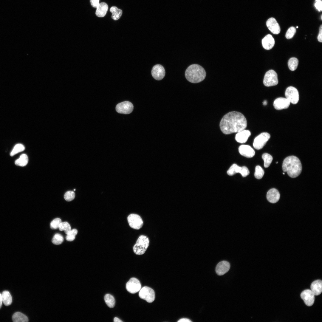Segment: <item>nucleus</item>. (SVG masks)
<instances>
[{
  "mask_svg": "<svg viewBox=\"0 0 322 322\" xmlns=\"http://www.w3.org/2000/svg\"><path fill=\"white\" fill-rule=\"evenodd\" d=\"M301 297L305 304L308 306H311L315 301V295L311 290L306 289L302 292Z\"/></svg>",
  "mask_w": 322,
  "mask_h": 322,
  "instance_id": "nucleus-13",
  "label": "nucleus"
},
{
  "mask_svg": "<svg viewBox=\"0 0 322 322\" xmlns=\"http://www.w3.org/2000/svg\"><path fill=\"white\" fill-rule=\"evenodd\" d=\"M285 94L286 98L290 103L295 104L298 102V92L295 88L292 86L288 87L285 91Z\"/></svg>",
  "mask_w": 322,
  "mask_h": 322,
  "instance_id": "nucleus-9",
  "label": "nucleus"
},
{
  "mask_svg": "<svg viewBox=\"0 0 322 322\" xmlns=\"http://www.w3.org/2000/svg\"><path fill=\"white\" fill-rule=\"evenodd\" d=\"M278 83V75L275 71L271 69L266 73L263 79V83L265 86H273L277 85Z\"/></svg>",
  "mask_w": 322,
  "mask_h": 322,
  "instance_id": "nucleus-5",
  "label": "nucleus"
},
{
  "mask_svg": "<svg viewBox=\"0 0 322 322\" xmlns=\"http://www.w3.org/2000/svg\"><path fill=\"white\" fill-rule=\"evenodd\" d=\"M296 32L295 28L293 27H291L287 30L286 35L285 37L287 39H290L292 38Z\"/></svg>",
  "mask_w": 322,
  "mask_h": 322,
  "instance_id": "nucleus-35",
  "label": "nucleus"
},
{
  "mask_svg": "<svg viewBox=\"0 0 322 322\" xmlns=\"http://www.w3.org/2000/svg\"><path fill=\"white\" fill-rule=\"evenodd\" d=\"M262 157L264 162V167L266 168L268 167L273 160V157L268 153H264L262 154Z\"/></svg>",
  "mask_w": 322,
  "mask_h": 322,
  "instance_id": "nucleus-30",
  "label": "nucleus"
},
{
  "mask_svg": "<svg viewBox=\"0 0 322 322\" xmlns=\"http://www.w3.org/2000/svg\"><path fill=\"white\" fill-rule=\"evenodd\" d=\"M239 151L242 155L247 158L252 157L255 154L254 150L248 145H241L239 148Z\"/></svg>",
  "mask_w": 322,
  "mask_h": 322,
  "instance_id": "nucleus-17",
  "label": "nucleus"
},
{
  "mask_svg": "<svg viewBox=\"0 0 322 322\" xmlns=\"http://www.w3.org/2000/svg\"><path fill=\"white\" fill-rule=\"evenodd\" d=\"M105 301L108 307L112 308L115 305V300L114 297L111 294H107L104 297Z\"/></svg>",
  "mask_w": 322,
  "mask_h": 322,
  "instance_id": "nucleus-28",
  "label": "nucleus"
},
{
  "mask_svg": "<svg viewBox=\"0 0 322 322\" xmlns=\"http://www.w3.org/2000/svg\"><path fill=\"white\" fill-rule=\"evenodd\" d=\"M141 286L140 282L135 278H131L126 284V288L129 292L134 294L139 291Z\"/></svg>",
  "mask_w": 322,
  "mask_h": 322,
  "instance_id": "nucleus-11",
  "label": "nucleus"
},
{
  "mask_svg": "<svg viewBox=\"0 0 322 322\" xmlns=\"http://www.w3.org/2000/svg\"><path fill=\"white\" fill-rule=\"evenodd\" d=\"M114 322H123V321H121V320H120V319H119V318H117V317H115V318H114Z\"/></svg>",
  "mask_w": 322,
  "mask_h": 322,
  "instance_id": "nucleus-44",
  "label": "nucleus"
},
{
  "mask_svg": "<svg viewBox=\"0 0 322 322\" xmlns=\"http://www.w3.org/2000/svg\"><path fill=\"white\" fill-rule=\"evenodd\" d=\"M28 162L27 155L25 154H21L19 158L15 161V164L17 166L23 167L26 166Z\"/></svg>",
  "mask_w": 322,
  "mask_h": 322,
  "instance_id": "nucleus-26",
  "label": "nucleus"
},
{
  "mask_svg": "<svg viewBox=\"0 0 322 322\" xmlns=\"http://www.w3.org/2000/svg\"><path fill=\"white\" fill-rule=\"evenodd\" d=\"M149 244L148 238L145 236L140 235L133 247V252L137 255H143L147 249Z\"/></svg>",
  "mask_w": 322,
  "mask_h": 322,
  "instance_id": "nucleus-4",
  "label": "nucleus"
},
{
  "mask_svg": "<svg viewBox=\"0 0 322 322\" xmlns=\"http://www.w3.org/2000/svg\"><path fill=\"white\" fill-rule=\"evenodd\" d=\"M314 5L316 9L319 11H322V2L321 0H316Z\"/></svg>",
  "mask_w": 322,
  "mask_h": 322,
  "instance_id": "nucleus-38",
  "label": "nucleus"
},
{
  "mask_svg": "<svg viewBox=\"0 0 322 322\" xmlns=\"http://www.w3.org/2000/svg\"><path fill=\"white\" fill-rule=\"evenodd\" d=\"M61 219L57 218L53 219L50 224V227L52 229H56L58 228L61 222Z\"/></svg>",
  "mask_w": 322,
  "mask_h": 322,
  "instance_id": "nucleus-37",
  "label": "nucleus"
},
{
  "mask_svg": "<svg viewBox=\"0 0 322 322\" xmlns=\"http://www.w3.org/2000/svg\"><path fill=\"white\" fill-rule=\"evenodd\" d=\"M25 147L24 145L21 144H18L14 147L10 154L11 156H13L17 153L22 152L24 150Z\"/></svg>",
  "mask_w": 322,
  "mask_h": 322,
  "instance_id": "nucleus-31",
  "label": "nucleus"
},
{
  "mask_svg": "<svg viewBox=\"0 0 322 322\" xmlns=\"http://www.w3.org/2000/svg\"><path fill=\"white\" fill-rule=\"evenodd\" d=\"M75 236L71 234L67 235L66 237V239L69 241H72L74 240L75 238Z\"/></svg>",
  "mask_w": 322,
  "mask_h": 322,
  "instance_id": "nucleus-41",
  "label": "nucleus"
},
{
  "mask_svg": "<svg viewBox=\"0 0 322 322\" xmlns=\"http://www.w3.org/2000/svg\"><path fill=\"white\" fill-rule=\"evenodd\" d=\"M298 26H296V28H298Z\"/></svg>",
  "mask_w": 322,
  "mask_h": 322,
  "instance_id": "nucleus-47",
  "label": "nucleus"
},
{
  "mask_svg": "<svg viewBox=\"0 0 322 322\" xmlns=\"http://www.w3.org/2000/svg\"><path fill=\"white\" fill-rule=\"evenodd\" d=\"M178 322H191L192 321L190 319L187 318H182L180 319L178 321Z\"/></svg>",
  "mask_w": 322,
  "mask_h": 322,
  "instance_id": "nucleus-43",
  "label": "nucleus"
},
{
  "mask_svg": "<svg viewBox=\"0 0 322 322\" xmlns=\"http://www.w3.org/2000/svg\"><path fill=\"white\" fill-rule=\"evenodd\" d=\"M276 163H278V162H276Z\"/></svg>",
  "mask_w": 322,
  "mask_h": 322,
  "instance_id": "nucleus-50",
  "label": "nucleus"
},
{
  "mask_svg": "<svg viewBox=\"0 0 322 322\" xmlns=\"http://www.w3.org/2000/svg\"><path fill=\"white\" fill-rule=\"evenodd\" d=\"M250 135L251 133L249 131L244 129L237 133L235 139L239 143H244L247 142Z\"/></svg>",
  "mask_w": 322,
  "mask_h": 322,
  "instance_id": "nucleus-20",
  "label": "nucleus"
},
{
  "mask_svg": "<svg viewBox=\"0 0 322 322\" xmlns=\"http://www.w3.org/2000/svg\"><path fill=\"white\" fill-rule=\"evenodd\" d=\"M266 25L273 33L278 34L280 32V26L275 18L271 17L268 19L266 21Z\"/></svg>",
  "mask_w": 322,
  "mask_h": 322,
  "instance_id": "nucleus-15",
  "label": "nucleus"
},
{
  "mask_svg": "<svg viewBox=\"0 0 322 322\" xmlns=\"http://www.w3.org/2000/svg\"><path fill=\"white\" fill-rule=\"evenodd\" d=\"M99 0H90L92 6L94 7H97L99 4Z\"/></svg>",
  "mask_w": 322,
  "mask_h": 322,
  "instance_id": "nucleus-40",
  "label": "nucleus"
},
{
  "mask_svg": "<svg viewBox=\"0 0 322 322\" xmlns=\"http://www.w3.org/2000/svg\"><path fill=\"white\" fill-rule=\"evenodd\" d=\"M151 73L153 78L156 80L162 79L165 76V71L164 67L160 64H156L152 68Z\"/></svg>",
  "mask_w": 322,
  "mask_h": 322,
  "instance_id": "nucleus-14",
  "label": "nucleus"
},
{
  "mask_svg": "<svg viewBox=\"0 0 322 322\" xmlns=\"http://www.w3.org/2000/svg\"><path fill=\"white\" fill-rule=\"evenodd\" d=\"M262 44L263 48L266 50L271 49L275 44L274 39L270 34H268L262 39Z\"/></svg>",
  "mask_w": 322,
  "mask_h": 322,
  "instance_id": "nucleus-21",
  "label": "nucleus"
},
{
  "mask_svg": "<svg viewBox=\"0 0 322 322\" xmlns=\"http://www.w3.org/2000/svg\"><path fill=\"white\" fill-rule=\"evenodd\" d=\"M264 173V171L262 168L259 165H257L255 168L254 173L255 177L258 179H260L262 178Z\"/></svg>",
  "mask_w": 322,
  "mask_h": 322,
  "instance_id": "nucleus-33",
  "label": "nucleus"
},
{
  "mask_svg": "<svg viewBox=\"0 0 322 322\" xmlns=\"http://www.w3.org/2000/svg\"><path fill=\"white\" fill-rule=\"evenodd\" d=\"M230 267V265L229 262L225 261H223L217 264L216 267V272L218 275H222L229 271Z\"/></svg>",
  "mask_w": 322,
  "mask_h": 322,
  "instance_id": "nucleus-18",
  "label": "nucleus"
},
{
  "mask_svg": "<svg viewBox=\"0 0 322 322\" xmlns=\"http://www.w3.org/2000/svg\"><path fill=\"white\" fill-rule=\"evenodd\" d=\"M127 221L129 226L134 229H140L143 225V222L142 218L137 214H130L127 217Z\"/></svg>",
  "mask_w": 322,
  "mask_h": 322,
  "instance_id": "nucleus-8",
  "label": "nucleus"
},
{
  "mask_svg": "<svg viewBox=\"0 0 322 322\" xmlns=\"http://www.w3.org/2000/svg\"><path fill=\"white\" fill-rule=\"evenodd\" d=\"M12 320L14 322H27L28 321L27 317L19 312H16L13 314Z\"/></svg>",
  "mask_w": 322,
  "mask_h": 322,
  "instance_id": "nucleus-24",
  "label": "nucleus"
},
{
  "mask_svg": "<svg viewBox=\"0 0 322 322\" xmlns=\"http://www.w3.org/2000/svg\"><path fill=\"white\" fill-rule=\"evenodd\" d=\"M133 104L129 101H125L118 104L116 106V111L121 114H125L131 113L133 109Z\"/></svg>",
  "mask_w": 322,
  "mask_h": 322,
  "instance_id": "nucleus-12",
  "label": "nucleus"
},
{
  "mask_svg": "<svg viewBox=\"0 0 322 322\" xmlns=\"http://www.w3.org/2000/svg\"><path fill=\"white\" fill-rule=\"evenodd\" d=\"M229 176H233L237 173L241 174L243 177L248 175L250 171L248 168L245 166L240 167L236 164H233L227 171Z\"/></svg>",
  "mask_w": 322,
  "mask_h": 322,
  "instance_id": "nucleus-10",
  "label": "nucleus"
},
{
  "mask_svg": "<svg viewBox=\"0 0 322 322\" xmlns=\"http://www.w3.org/2000/svg\"><path fill=\"white\" fill-rule=\"evenodd\" d=\"M283 174H284V175L285 174L284 173H283Z\"/></svg>",
  "mask_w": 322,
  "mask_h": 322,
  "instance_id": "nucleus-48",
  "label": "nucleus"
},
{
  "mask_svg": "<svg viewBox=\"0 0 322 322\" xmlns=\"http://www.w3.org/2000/svg\"><path fill=\"white\" fill-rule=\"evenodd\" d=\"M2 302L6 306L10 305L12 303V297L8 291H4L1 294Z\"/></svg>",
  "mask_w": 322,
  "mask_h": 322,
  "instance_id": "nucleus-25",
  "label": "nucleus"
},
{
  "mask_svg": "<svg viewBox=\"0 0 322 322\" xmlns=\"http://www.w3.org/2000/svg\"><path fill=\"white\" fill-rule=\"evenodd\" d=\"M267 102L266 100H264L263 102V104L264 105H267Z\"/></svg>",
  "mask_w": 322,
  "mask_h": 322,
  "instance_id": "nucleus-46",
  "label": "nucleus"
},
{
  "mask_svg": "<svg viewBox=\"0 0 322 322\" xmlns=\"http://www.w3.org/2000/svg\"><path fill=\"white\" fill-rule=\"evenodd\" d=\"M75 196V193L72 191H69L66 192L64 195V198L67 201H70L72 200Z\"/></svg>",
  "mask_w": 322,
  "mask_h": 322,
  "instance_id": "nucleus-36",
  "label": "nucleus"
},
{
  "mask_svg": "<svg viewBox=\"0 0 322 322\" xmlns=\"http://www.w3.org/2000/svg\"><path fill=\"white\" fill-rule=\"evenodd\" d=\"M58 228L61 231L64 230L65 233L67 234L71 230V226L67 222H61L59 225Z\"/></svg>",
  "mask_w": 322,
  "mask_h": 322,
  "instance_id": "nucleus-32",
  "label": "nucleus"
},
{
  "mask_svg": "<svg viewBox=\"0 0 322 322\" xmlns=\"http://www.w3.org/2000/svg\"><path fill=\"white\" fill-rule=\"evenodd\" d=\"M185 75L189 82L193 83L200 82L205 78L206 73L204 69L197 64L189 66L186 69Z\"/></svg>",
  "mask_w": 322,
  "mask_h": 322,
  "instance_id": "nucleus-3",
  "label": "nucleus"
},
{
  "mask_svg": "<svg viewBox=\"0 0 322 322\" xmlns=\"http://www.w3.org/2000/svg\"><path fill=\"white\" fill-rule=\"evenodd\" d=\"M139 297L149 303L154 301L155 298L154 290L151 288L144 286L140 289L139 293Z\"/></svg>",
  "mask_w": 322,
  "mask_h": 322,
  "instance_id": "nucleus-6",
  "label": "nucleus"
},
{
  "mask_svg": "<svg viewBox=\"0 0 322 322\" xmlns=\"http://www.w3.org/2000/svg\"><path fill=\"white\" fill-rule=\"evenodd\" d=\"M266 197L267 200L270 202L275 203L279 201L280 198V194L277 189L273 188L268 191Z\"/></svg>",
  "mask_w": 322,
  "mask_h": 322,
  "instance_id": "nucleus-19",
  "label": "nucleus"
},
{
  "mask_svg": "<svg viewBox=\"0 0 322 322\" xmlns=\"http://www.w3.org/2000/svg\"><path fill=\"white\" fill-rule=\"evenodd\" d=\"M298 64V60L295 57L290 58L288 60V65L290 69L293 71L296 70Z\"/></svg>",
  "mask_w": 322,
  "mask_h": 322,
  "instance_id": "nucleus-29",
  "label": "nucleus"
},
{
  "mask_svg": "<svg viewBox=\"0 0 322 322\" xmlns=\"http://www.w3.org/2000/svg\"><path fill=\"white\" fill-rule=\"evenodd\" d=\"M270 137V134L266 132L261 133L254 139L253 143L254 148L257 150L262 149Z\"/></svg>",
  "mask_w": 322,
  "mask_h": 322,
  "instance_id": "nucleus-7",
  "label": "nucleus"
},
{
  "mask_svg": "<svg viewBox=\"0 0 322 322\" xmlns=\"http://www.w3.org/2000/svg\"><path fill=\"white\" fill-rule=\"evenodd\" d=\"M311 290L315 295H318L322 292V281L321 280L314 281L311 284Z\"/></svg>",
  "mask_w": 322,
  "mask_h": 322,
  "instance_id": "nucleus-22",
  "label": "nucleus"
},
{
  "mask_svg": "<svg viewBox=\"0 0 322 322\" xmlns=\"http://www.w3.org/2000/svg\"><path fill=\"white\" fill-rule=\"evenodd\" d=\"M322 25H321L319 28V31L317 37L318 41L320 42H322Z\"/></svg>",
  "mask_w": 322,
  "mask_h": 322,
  "instance_id": "nucleus-39",
  "label": "nucleus"
},
{
  "mask_svg": "<svg viewBox=\"0 0 322 322\" xmlns=\"http://www.w3.org/2000/svg\"><path fill=\"white\" fill-rule=\"evenodd\" d=\"M63 236L59 233L55 234L52 239V243L55 245H59L61 244L64 241Z\"/></svg>",
  "mask_w": 322,
  "mask_h": 322,
  "instance_id": "nucleus-34",
  "label": "nucleus"
},
{
  "mask_svg": "<svg viewBox=\"0 0 322 322\" xmlns=\"http://www.w3.org/2000/svg\"><path fill=\"white\" fill-rule=\"evenodd\" d=\"M110 10L112 13L111 17L114 20H117L119 19L122 14V10L118 9L115 6L112 7Z\"/></svg>",
  "mask_w": 322,
  "mask_h": 322,
  "instance_id": "nucleus-27",
  "label": "nucleus"
},
{
  "mask_svg": "<svg viewBox=\"0 0 322 322\" xmlns=\"http://www.w3.org/2000/svg\"><path fill=\"white\" fill-rule=\"evenodd\" d=\"M282 168L284 172L292 178L298 176L301 173L302 166L299 159L294 156L287 157L284 160Z\"/></svg>",
  "mask_w": 322,
  "mask_h": 322,
  "instance_id": "nucleus-2",
  "label": "nucleus"
},
{
  "mask_svg": "<svg viewBox=\"0 0 322 322\" xmlns=\"http://www.w3.org/2000/svg\"><path fill=\"white\" fill-rule=\"evenodd\" d=\"M74 191H75V189H74Z\"/></svg>",
  "mask_w": 322,
  "mask_h": 322,
  "instance_id": "nucleus-51",
  "label": "nucleus"
},
{
  "mask_svg": "<svg viewBox=\"0 0 322 322\" xmlns=\"http://www.w3.org/2000/svg\"><path fill=\"white\" fill-rule=\"evenodd\" d=\"M290 102L286 98L278 97L274 100L273 106L276 110H280L288 108L290 104Z\"/></svg>",
  "mask_w": 322,
  "mask_h": 322,
  "instance_id": "nucleus-16",
  "label": "nucleus"
},
{
  "mask_svg": "<svg viewBox=\"0 0 322 322\" xmlns=\"http://www.w3.org/2000/svg\"><path fill=\"white\" fill-rule=\"evenodd\" d=\"M2 297H1V295L0 293V309L1 308V306L2 304Z\"/></svg>",
  "mask_w": 322,
  "mask_h": 322,
  "instance_id": "nucleus-45",
  "label": "nucleus"
},
{
  "mask_svg": "<svg viewBox=\"0 0 322 322\" xmlns=\"http://www.w3.org/2000/svg\"><path fill=\"white\" fill-rule=\"evenodd\" d=\"M78 233V230L75 229H74L69 232L67 235L71 234L76 236Z\"/></svg>",
  "mask_w": 322,
  "mask_h": 322,
  "instance_id": "nucleus-42",
  "label": "nucleus"
},
{
  "mask_svg": "<svg viewBox=\"0 0 322 322\" xmlns=\"http://www.w3.org/2000/svg\"><path fill=\"white\" fill-rule=\"evenodd\" d=\"M247 121L242 113L236 111L230 112L225 114L220 123V127L224 134H228L237 133L245 129Z\"/></svg>",
  "mask_w": 322,
  "mask_h": 322,
  "instance_id": "nucleus-1",
  "label": "nucleus"
},
{
  "mask_svg": "<svg viewBox=\"0 0 322 322\" xmlns=\"http://www.w3.org/2000/svg\"><path fill=\"white\" fill-rule=\"evenodd\" d=\"M321 19H322V15L321 16Z\"/></svg>",
  "mask_w": 322,
  "mask_h": 322,
  "instance_id": "nucleus-49",
  "label": "nucleus"
},
{
  "mask_svg": "<svg viewBox=\"0 0 322 322\" xmlns=\"http://www.w3.org/2000/svg\"><path fill=\"white\" fill-rule=\"evenodd\" d=\"M96 11V15L99 17H104L107 11L108 7V5L105 2H101L99 3L97 7Z\"/></svg>",
  "mask_w": 322,
  "mask_h": 322,
  "instance_id": "nucleus-23",
  "label": "nucleus"
}]
</instances>
